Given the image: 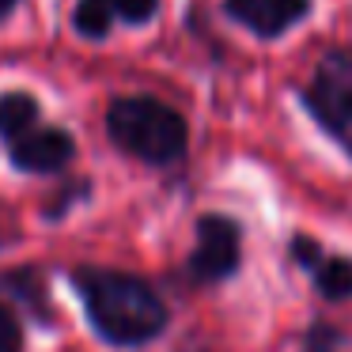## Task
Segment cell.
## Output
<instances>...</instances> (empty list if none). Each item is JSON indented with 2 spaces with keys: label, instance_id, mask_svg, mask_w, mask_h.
Listing matches in <instances>:
<instances>
[{
  "label": "cell",
  "instance_id": "6da1fadb",
  "mask_svg": "<svg viewBox=\"0 0 352 352\" xmlns=\"http://www.w3.org/2000/svg\"><path fill=\"white\" fill-rule=\"evenodd\" d=\"M72 288L84 299L95 333L118 349H137V344L155 341L170 322L167 303L155 296V288L133 273L80 265L72 269Z\"/></svg>",
  "mask_w": 352,
  "mask_h": 352
},
{
  "label": "cell",
  "instance_id": "7a4b0ae2",
  "mask_svg": "<svg viewBox=\"0 0 352 352\" xmlns=\"http://www.w3.org/2000/svg\"><path fill=\"white\" fill-rule=\"evenodd\" d=\"M107 133L114 148L152 167H170L186 155L190 129L175 107L152 95H122L107 107Z\"/></svg>",
  "mask_w": 352,
  "mask_h": 352
},
{
  "label": "cell",
  "instance_id": "3957f363",
  "mask_svg": "<svg viewBox=\"0 0 352 352\" xmlns=\"http://www.w3.org/2000/svg\"><path fill=\"white\" fill-rule=\"evenodd\" d=\"M243 261V231L228 216H201L197 220V243L186 261V276L193 284H220L231 280Z\"/></svg>",
  "mask_w": 352,
  "mask_h": 352
},
{
  "label": "cell",
  "instance_id": "277c9868",
  "mask_svg": "<svg viewBox=\"0 0 352 352\" xmlns=\"http://www.w3.org/2000/svg\"><path fill=\"white\" fill-rule=\"evenodd\" d=\"M352 102V50H329L318 61L311 84L303 87V107L326 129Z\"/></svg>",
  "mask_w": 352,
  "mask_h": 352
},
{
  "label": "cell",
  "instance_id": "5b68a950",
  "mask_svg": "<svg viewBox=\"0 0 352 352\" xmlns=\"http://www.w3.org/2000/svg\"><path fill=\"white\" fill-rule=\"evenodd\" d=\"M72 152H76L72 133L54 129L46 122H34L27 133L8 140V160L23 175H57L72 163Z\"/></svg>",
  "mask_w": 352,
  "mask_h": 352
},
{
  "label": "cell",
  "instance_id": "8992f818",
  "mask_svg": "<svg viewBox=\"0 0 352 352\" xmlns=\"http://www.w3.org/2000/svg\"><path fill=\"white\" fill-rule=\"evenodd\" d=\"M223 12L243 23L254 38L273 42L311 16V0H223Z\"/></svg>",
  "mask_w": 352,
  "mask_h": 352
},
{
  "label": "cell",
  "instance_id": "52a82bcc",
  "mask_svg": "<svg viewBox=\"0 0 352 352\" xmlns=\"http://www.w3.org/2000/svg\"><path fill=\"white\" fill-rule=\"evenodd\" d=\"M292 258L311 273L314 288H318L329 303L352 299V258H344V254H326L314 235H292Z\"/></svg>",
  "mask_w": 352,
  "mask_h": 352
},
{
  "label": "cell",
  "instance_id": "ba28073f",
  "mask_svg": "<svg viewBox=\"0 0 352 352\" xmlns=\"http://www.w3.org/2000/svg\"><path fill=\"white\" fill-rule=\"evenodd\" d=\"M155 12H160V0H76L72 27H76L84 38L102 42L114 31L118 19L129 23V27H140V23H148V19H155Z\"/></svg>",
  "mask_w": 352,
  "mask_h": 352
},
{
  "label": "cell",
  "instance_id": "9c48e42d",
  "mask_svg": "<svg viewBox=\"0 0 352 352\" xmlns=\"http://www.w3.org/2000/svg\"><path fill=\"white\" fill-rule=\"evenodd\" d=\"M34 122H42V107L31 91H4L0 95V140L8 144L12 137L27 133Z\"/></svg>",
  "mask_w": 352,
  "mask_h": 352
},
{
  "label": "cell",
  "instance_id": "30bf717a",
  "mask_svg": "<svg viewBox=\"0 0 352 352\" xmlns=\"http://www.w3.org/2000/svg\"><path fill=\"white\" fill-rule=\"evenodd\" d=\"M337 349H341V329L326 326V322H311L299 352H337Z\"/></svg>",
  "mask_w": 352,
  "mask_h": 352
},
{
  "label": "cell",
  "instance_id": "8fae6325",
  "mask_svg": "<svg viewBox=\"0 0 352 352\" xmlns=\"http://www.w3.org/2000/svg\"><path fill=\"white\" fill-rule=\"evenodd\" d=\"M0 352H23V326L8 303H0Z\"/></svg>",
  "mask_w": 352,
  "mask_h": 352
},
{
  "label": "cell",
  "instance_id": "7c38bea8",
  "mask_svg": "<svg viewBox=\"0 0 352 352\" xmlns=\"http://www.w3.org/2000/svg\"><path fill=\"white\" fill-rule=\"evenodd\" d=\"M326 133H329V137H333V140H337V144H341V148H344V152H349V155H352V102H349V107H344V110H341V114H337V118H333V122H329V125H326Z\"/></svg>",
  "mask_w": 352,
  "mask_h": 352
},
{
  "label": "cell",
  "instance_id": "4fadbf2b",
  "mask_svg": "<svg viewBox=\"0 0 352 352\" xmlns=\"http://www.w3.org/2000/svg\"><path fill=\"white\" fill-rule=\"evenodd\" d=\"M16 8H19V0H0V23H4V19H8Z\"/></svg>",
  "mask_w": 352,
  "mask_h": 352
}]
</instances>
